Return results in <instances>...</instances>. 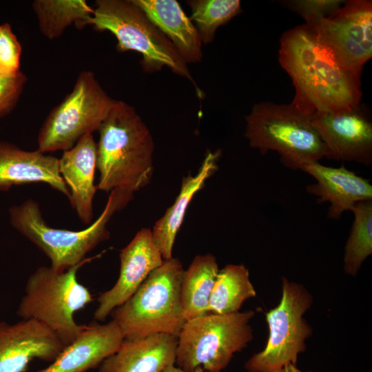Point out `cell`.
Segmentation results:
<instances>
[{
	"label": "cell",
	"mask_w": 372,
	"mask_h": 372,
	"mask_svg": "<svg viewBox=\"0 0 372 372\" xmlns=\"http://www.w3.org/2000/svg\"><path fill=\"white\" fill-rule=\"evenodd\" d=\"M191 9L189 17L204 44L212 42L216 30L241 12L238 0L187 1Z\"/></svg>",
	"instance_id": "484cf974"
},
{
	"label": "cell",
	"mask_w": 372,
	"mask_h": 372,
	"mask_svg": "<svg viewBox=\"0 0 372 372\" xmlns=\"http://www.w3.org/2000/svg\"><path fill=\"white\" fill-rule=\"evenodd\" d=\"M183 271L177 258L165 260L125 302L113 310L112 320L124 339L156 333L178 337L185 322L180 296Z\"/></svg>",
	"instance_id": "277c9868"
},
{
	"label": "cell",
	"mask_w": 372,
	"mask_h": 372,
	"mask_svg": "<svg viewBox=\"0 0 372 372\" xmlns=\"http://www.w3.org/2000/svg\"><path fill=\"white\" fill-rule=\"evenodd\" d=\"M123 340V334L114 320L105 324L94 320L85 324L50 364L32 372H86L99 368L105 359L118 350Z\"/></svg>",
	"instance_id": "9a60e30c"
},
{
	"label": "cell",
	"mask_w": 372,
	"mask_h": 372,
	"mask_svg": "<svg viewBox=\"0 0 372 372\" xmlns=\"http://www.w3.org/2000/svg\"><path fill=\"white\" fill-rule=\"evenodd\" d=\"M278 372H314V371H303L298 369L296 364H289L285 366L280 371Z\"/></svg>",
	"instance_id": "4dcf8cb0"
},
{
	"label": "cell",
	"mask_w": 372,
	"mask_h": 372,
	"mask_svg": "<svg viewBox=\"0 0 372 372\" xmlns=\"http://www.w3.org/2000/svg\"><path fill=\"white\" fill-rule=\"evenodd\" d=\"M254 316L253 310L208 313L186 320L178 335L175 365L185 371L221 372L253 340L249 323Z\"/></svg>",
	"instance_id": "ba28073f"
},
{
	"label": "cell",
	"mask_w": 372,
	"mask_h": 372,
	"mask_svg": "<svg viewBox=\"0 0 372 372\" xmlns=\"http://www.w3.org/2000/svg\"><path fill=\"white\" fill-rule=\"evenodd\" d=\"M171 41L184 61L198 63L203 51L200 35L176 0H132Z\"/></svg>",
	"instance_id": "ffe728a7"
},
{
	"label": "cell",
	"mask_w": 372,
	"mask_h": 372,
	"mask_svg": "<svg viewBox=\"0 0 372 372\" xmlns=\"http://www.w3.org/2000/svg\"><path fill=\"white\" fill-rule=\"evenodd\" d=\"M284 2L288 8L304 18L305 23H311L332 14L343 4L344 1L294 0Z\"/></svg>",
	"instance_id": "83f0119b"
},
{
	"label": "cell",
	"mask_w": 372,
	"mask_h": 372,
	"mask_svg": "<svg viewBox=\"0 0 372 372\" xmlns=\"http://www.w3.org/2000/svg\"><path fill=\"white\" fill-rule=\"evenodd\" d=\"M64 347L50 329L35 320L0 321V372H25L35 359L52 362Z\"/></svg>",
	"instance_id": "5bb4252c"
},
{
	"label": "cell",
	"mask_w": 372,
	"mask_h": 372,
	"mask_svg": "<svg viewBox=\"0 0 372 372\" xmlns=\"http://www.w3.org/2000/svg\"><path fill=\"white\" fill-rule=\"evenodd\" d=\"M27 81L21 71L12 74L0 73V118L15 107Z\"/></svg>",
	"instance_id": "f1b7e54d"
},
{
	"label": "cell",
	"mask_w": 372,
	"mask_h": 372,
	"mask_svg": "<svg viewBox=\"0 0 372 372\" xmlns=\"http://www.w3.org/2000/svg\"><path fill=\"white\" fill-rule=\"evenodd\" d=\"M92 259L87 258L63 271H56L50 266L37 268L27 280L17 315L21 319L41 322L65 347L68 345L85 325L75 322L74 313L93 300L88 289L77 279L78 270Z\"/></svg>",
	"instance_id": "8992f818"
},
{
	"label": "cell",
	"mask_w": 372,
	"mask_h": 372,
	"mask_svg": "<svg viewBox=\"0 0 372 372\" xmlns=\"http://www.w3.org/2000/svg\"><path fill=\"white\" fill-rule=\"evenodd\" d=\"M220 154V150H209L198 172L194 176L188 175L183 178L175 201L151 229L153 240L164 260L172 258L175 239L187 207L195 194L203 187L205 181L218 169L217 161Z\"/></svg>",
	"instance_id": "44dd1931"
},
{
	"label": "cell",
	"mask_w": 372,
	"mask_h": 372,
	"mask_svg": "<svg viewBox=\"0 0 372 372\" xmlns=\"http://www.w3.org/2000/svg\"><path fill=\"white\" fill-rule=\"evenodd\" d=\"M32 183H46L70 198L69 190L59 173L58 158L0 141V191Z\"/></svg>",
	"instance_id": "ac0fdd59"
},
{
	"label": "cell",
	"mask_w": 372,
	"mask_h": 372,
	"mask_svg": "<svg viewBox=\"0 0 372 372\" xmlns=\"http://www.w3.org/2000/svg\"><path fill=\"white\" fill-rule=\"evenodd\" d=\"M344 2L328 17L306 24L317 31L348 70L360 76L372 56V3Z\"/></svg>",
	"instance_id": "8fae6325"
},
{
	"label": "cell",
	"mask_w": 372,
	"mask_h": 372,
	"mask_svg": "<svg viewBox=\"0 0 372 372\" xmlns=\"http://www.w3.org/2000/svg\"><path fill=\"white\" fill-rule=\"evenodd\" d=\"M218 271L216 258L211 254L196 256L184 269L180 296L185 321L208 313L209 300Z\"/></svg>",
	"instance_id": "7402d4cb"
},
{
	"label": "cell",
	"mask_w": 372,
	"mask_h": 372,
	"mask_svg": "<svg viewBox=\"0 0 372 372\" xmlns=\"http://www.w3.org/2000/svg\"><path fill=\"white\" fill-rule=\"evenodd\" d=\"M245 121V136L249 145L262 154L276 151L286 167L302 169L324 158V147L311 116L291 103H255Z\"/></svg>",
	"instance_id": "5b68a950"
},
{
	"label": "cell",
	"mask_w": 372,
	"mask_h": 372,
	"mask_svg": "<svg viewBox=\"0 0 372 372\" xmlns=\"http://www.w3.org/2000/svg\"><path fill=\"white\" fill-rule=\"evenodd\" d=\"M98 132L97 189L134 194L146 186L153 174L154 142L135 108L116 100Z\"/></svg>",
	"instance_id": "7a4b0ae2"
},
{
	"label": "cell",
	"mask_w": 372,
	"mask_h": 372,
	"mask_svg": "<svg viewBox=\"0 0 372 372\" xmlns=\"http://www.w3.org/2000/svg\"><path fill=\"white\" fill-rule=\"evenodd\" d=\"M97 31H108L116 39L119 52L141 54V65L148 73L163 67L196 85L187 64L171 41L156 27L132 0H96L88 22Z\"/></svg>",
	"instance_id": "52a82bcc"
},
{
	"label": "cell",
	"mask_w": 372,
	"mask_h": 372,
	"mask_svg": "<svg viewBox=\"0 0 372 372\" xmlns=\"http://www.w3.org/2000/svg\"><path fill=\"white\" fill-rule=\"evenodd\" d=\"M350 211L354 220L345 245L344 271L355 276L372 254V200L358 202Z\"/></svg>",
	"instance_id": "d4e9b609"
},
{
	"label": "cell",
	"mask_w": 372,
	"mask_h": 372,
	"mask_svg": "<svg viewBox=\"0 0 372 372\" xmlns=\"http://www.w3.org/2000/svg\"><path fill=\"white\" fill-rule=\"evenodd\" d=\"M178 337L156 333L124 339L118 350L105 359L99 372H163L175 364Z\"/></svg>",
	"instance_id": "d6986e66"
},
{
	"label": "cell",
	"mask_w": 372,
	"mask_h": 372,
	"mask_svg": "<svg viewBox=\"0 0 372 372\" xmlns=\"http://www.w3.org/2000/svg\"><path fill=\"white\" fill-rule=\"evenodd\" d=\"M316 180L307 187V192L317 196L319 204L329 203L328 218L339 219L358 202L372 200V185L344 166L332 167L319 162L304 165L302 169Z\"/></svg>",
	"instance_id": "e0dca14e"
},
{
	"label": "cell",
	"mask_w": 372,
	"mask_h": 372,
	"mask_svg": "<svg viewBox=\"0 0 372 372\" xmlns=\"http://www.w3.org/2000/svg\"><path fill=\"white\" fill-rule=\"evenodd\" d=\"M311 123L324 147V158L372 163V123L360 107L335 112H316Z\"/></svg>",
	"instance_id": "7c38bea8"
},
{
	"label": "cell",
	"mask_w": 372,
	"mask_h": 372,
	"mask_svg": "<svg viewBox=\"0 0 372 372\" xmlns=\"http://www.w3.org/2000/svg\"><path fill=\"white\" fill-rule=\"evenodd\" d=\"M120 271L114 286L101 293L94 313L95 321H104L114 309L125 302L149 273L164 260L156 246L151 229L139 230L119 254Z\"/></svg>",
	"instance_id": "4fadbf2b"
},
{
	"label": "cell",
	"mask_w": 372,
	"mask_h": 372,
	"mask_svg": "<svg viewBox=\"0 0 372 372\" xmlns=\"http://www.w3.org/2000/svg\"><path fill=\"white\" fill-rule=\"evenodd\" d=\"M256 296L243 265H227L218 271L208 304V313L228 314L239 311L247 300Z\"/></svg>",
	"instance_id": "cb8c5ba5"
},
{
	"label": "cell",
	"mask_w": 372,
	"mask_h": 372,
	"mask_svg": "<svg viewBox=\"0 0 372 372\" xmlns=\"http://www.w3.org/2000/svg\"><path fill=\"white\" fill-rule=\"evenodd\" d=\"M133 195L120 189L112 191L99 217L80 231L49 226L42 216L39 203L33 199L12 206L9 210L10 222L48 257L54 270L63 271L85 260L90 251L110 238L108 222L116 211L127 205Z\"/></svg>",
	"instance_id": "3957f363"
},
{
	"label": "cell",
	"mask_w": 372,
	"mask_h": 372,
	"mask_svg": "<svg viewBox=\"0 0 372 372\" xmlns=\"http://www.w3.org/2000/svg\"><path fill=\"white\" fill-rule=\"evenodd\" d=\"M313 300L304 285L282 278L280 301L265 313L269 328L266 346L245 362L248 372H278L289 364H296L313 332L303 318Z\"/></svg>",
	"instance_id": "30bf717a"
},
{
	"label": "cell",
	"mask_w": 372,
	"mask_h": 372,
	"mask_svg": "<svg viewBox=\"0 0 372 372\" xmlns=\"http://www.w3.org/2000/svg\"><path fill=\"white\" fill-rule=\"evenodd\" d=\"M278 60L295 87L291 103L311 116L360 106V76L348 70L317 31L306 23L285 31Z\"/></svg>",
	"instance_id": "6da1fadb"
},
{
	"label": "cell",
	"mask_w": 372,
	"mask_h": 372,
	"mask_svg": "<svg viewBox=\"0 0 372 372\" xmlns=\"http://www.w3.org/2000/svg\"><path fill=\"white\" fill-rule=\"evenodd\" d=\"M22 48L9 23L0 25V73L19 72Z\"/></svg>",
	"instance_id": "4316f807"
},
{
	"label": "cell",
	"mask_w": 372,
	"mask_h": 372,
	"mask_svg": "<svg viewBox=\"0 0 372 372\" xmlns=\"http://www.w3.org/2000/svg\"><path fill=\"white\" fill-rule=\"evenodd\" d=\"M96 142L92 134L81 138L59 158V173L70 192V203L79 218L90 225L93 218Z\"/></svg>",
	"instance_id": "2e32d148"
},
{
	"label": "cell",
	"mask_w": 372,
	"mask_h": 372,
	"mask_svg": "<svg viewBox=\"0 0 372 372\" xmlns=\"http://www.w3.org/2000/svg\"><path fill=\"white\" fill-rule=\"evenodd\" d=\"M32 6L41 32L50 40L72 25L79 29L87 25L94 12L85 0H35Z\"/></svg>",
	"instance_id": "603a6c76"
},
{
	"label": "cell",
	"mask_w": 372,
	"mask_h": 372,
	"mask_svg": "<svg viewBox=\"0 0 372 372\" xmlns=\"http://www.w3.org/2000/svg\"><path fill=\"white\" fill-rule=\"evenodd\" d=\"M115 101L92 72L82 71L72 91L51 110L42 123L37 150L45 154L70 149L84 135L98 131Z\"/></svg>",
	"instance_id": "9c48e42d"
},
{
	"label": "cell",
	"mask_w": 372,
	"mask_h": 372,
	"mask_svg": "<svg viewBox=\"0 0 372 372\" xmlns=\"http://www.w3.org/2000/svg\"><path fill=\"white\" fill-rule=\"evenodd\" d=\"M163 372H206L200 368L192 371H185L175 364H172L168 366Z\"/></svg>",
	"instance_id": "f546056e"
}]
</instances>
